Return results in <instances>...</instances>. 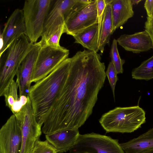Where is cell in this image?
Masks as SVG:
<instances>
[{
  "mask_svg": "<svg viewBox=\"0 0 153 153\" xmlns=\"http://www.w3.org/2000/svg\"><path fill=\"white\" fill-rule=\"evenodd\" d=\"M71 59L67 79L44 119L42 130L45 134L78 129L92 114L104 84L105 66L97 53L79 51Z\"/></svg>",
  "mask_w": 153,
  "mask_h": 153,
  "instance_id": "obj_1",
  "label": "cell"
},
{
  "mask_svg": "<svg viewBox=\"0 0 153 153\" xmlns=\"http://www.w3.org/2000/svg\"><path fill=\"white\" fill-rule=\"evenodd\" d=\"M71 58H68L47 76L31 86L28 96L38 123L44 119L61 91L68 76Z\"/></svg>",
  "mask_w": 153,
  "mask_h": 153,
  "instance_id": "obj_2",
  "label": "cell"
},
{
  "mask_svg": "<svg viewBox=\"0 0 153 153\" xmlns=\"http://www.w3.org/2000/svg\"><path fill=\"white\" fill-rule=\"evenodd\" d=\"M146 113L139 106L117 107L104 114L99 120L108 132H133L146 122Z\"/></svg>",
  "mask_w": 153,
  "mask_h": 153,
  "instance_id": "obj_3",
  "label": "cell"
},
{
  "mask_svg": "<svg viewBox=\"0 0 153 153\" xmlns=\"http://www.w3.org/2000/svg\"><path fill=\"white\" fill-rule=\"evenodd\" d=\"M30 43L27 36L23 34L15 39L0 55V96H3L14 80Z\"/></svg>",
  "mask_w": 153,
  "mask_h": 153,
  "instance_id": "obj_4",
  "label": "cell"
},
{
  "mask_svg": "<svg viewBox=\"0 0 153 153\" xmlns=\"http://www.w3.org/2000/svg\"><path fill=\"white\" fill-rule=\"evenodd\" d=\"M53 0H27L22 9L26 35L30 42H37L41 37L46 19Z\"/></svg>",
  "mask_w": 153,
  "mask_h": 153,
  "instance_id": "obj_5",
  "label": "cell"
},
{
  "mask_svg": "<svg viewBox=\"0 0 153 153\" xmlns=\"http://www.w3.org/2000/svg\"><path fill=\"white\" fill-rule=\"evenodd\" d=\"M69 53L68 50L61 46L42 44L34 66L31 82L36 83L47 76L68 58Z\"/></svg>",
  "mask_w": 153,
  "mask_h": 153,
  "instance_id": "obj_6",
  "label": "cell"
},
{
  "mask_svg": "<svg viewBox=\"0 0 153 153\" xmlns=\"http://www.w3.org/2000/svg\"><path fill=\"white\" fill-rule=\"evenodd\" d=\"M69 153H124L118 140L94 133L80 134Z\"/></svg>",
  "mask_w": 153,
  "mask_h": 153,
  "instance_id": "obj_7",
  "label": "cell"
},
{
  "mask_svg": "<svg viewBox=\"0 0 153 153\" xmlns=\"http://www.w3.org/2000/svg\"><path fill=\"white\" fill-rule=\"evenodd\" d=\"M81 0L53 1L45 21L41 39L44 43L62 25L74 11L82 5Z\"/></svg>",
  "mask_w": 153,
  "mask_h": 153,
  "instance_id": "obj_8",
  "label": "cell"
},
{
  "mask_svg": "<svg viewBox=\"0 0 153 153\" xmlns=\"http://www.w3.org/2000/svg\"><path fill=\"white\" fill-rule=\"evenodd\" d=\"M20 124L22 141L19 153H31L42 134V126L37 122L30 98L20 113L16 116Z\"/></svg>",
  "mask_w": 153,
  "mask_h": 153,
  "instance_id": "obj_9",
  "label": "cell"
},
{
  "mask_svg": "<svg viewBox=\"0 0 153 153\" xmlns=\"http://www.w3.org/2000/svg\"><path fill=\"white\" fill-rule=\"evenodd\" d=\"M96 23H98L97 0H94L74 11L66 18L65 33L73 36Z\"/></svg>",
  "mask_w": 153,
  "mask_h": 153,
  "instance_id": "obj_10",
  "label": "cell"
},
{
  "mask_svg": "<svg viewBox=\"0 0 153 153\" xmlns=\"http://www.w3.org/2000/svg\"><path fill=\"white\" fill-rule=\"evenodd\" d=\"M41 46L40 41L35 43L31 42L21 62L16 75V81L19 86V96L28 95L34 66Z\"/></svg>",
  "mask_w": 153,
  "mask_h": 153,
  "instance_id": "obj_11",
  "label": "cell"
},
{
  "mask_svg": "<svg viewBox=\"0 0 153 153\" xmlns=\"http://www.w3.org/2000/svg\"><path fill=\"white\" fill-rule=\"evenodd\" d=\"M22 141L20 124L13 114L0 129V153H19Z\"/></svg>",
  "mask_w": 153,
  "mask_h": 153,
  "instance_id": "obj_12",
  "label": "cell"
},
{
  "mask_svg": "<svg viewBox=\"0 0 153 153\" xmlns=\"http://www.w3.org/2000/svg\"><path fill=\"white\" fill-rule=\"evenodd\" d=\"M26 33L22 10L16 9L8 19L0 34V38L3 42V47L0 50V55L15 39L23 34H26Z\"/></svg>",
  "mask_w": 153,
  "mask_h": 153,
  "instance_id": "obj_13",
  "label": "cell"
},
{
  "mask_svg": "<svg viewBox=\"0 0 153 153\" xmlns=\"http://www.w3.org/2000/svg\"><path fill=\"white\" fill-rule=\"evenodd\" d=\"M119 45L125 50L139 53L153 49L151 39L145 30L132 34L121 35L117 39Z\"/></svg>",
  "mask_w": 153,
  "mask_h": 153,
  "instance_id": "obj_14",
  "label": "cell"
},
{
  "mask_svg": "<svg viewBox=\"0 0 153 153\" xmlns=\"http://www.w3.org/2000/svg\"><path fill=\"white\" fill-rule=\"evenodd\" d=\"M80 134L78 129H66L45 134L46 140L56 149L57 153L66 152L76 143Z\"/></svg>",
  "mask_w": 153,
  "mask_h": 153,
  "instance_id": "obj_15",
  "label": "cell"
},
{
  "mask_svg": "<svg viewBox=\"0 0 153 153\" xmlns=\"http://www.w3.org/2000/svg\"><path fill=\"white\" fill-rule=\"evenodd\" d=\"M111 6L114 32L124 25L134 13L131 0H105Z\"/></svg>",
  "mask_w": 153,
  "mask_h": 153,
  "instance_id": "obj_16",
  "label": "cell"
},
{
  "mask_svg": "<svg viewBox=\"0 0 153 153\" xmlns=\"http://www.w3.org/2000/svg\"><path fill=\"white\" fill-rule=\"evenodd\" d=\"M100 34L98 23H96L78 32L73 36L74 43L80 44L88 50L97 53L99 51Z\"/></svg>",
  "mask_w": 153,
  "mask_h": 153,
  "instance_id": "obj_17",
  "label": "cell"
},
{
  "mask_svg": "<svg viewBox=\"0 0 153 153\" xmlns=\"http://www.w3.org/2000/svg\"><path fill=\"white\" fill-rule=\"evenodd\" d=\"M125 153H140L153 148V128L136 138L120 143Z\"/></svg>",
  "mask_w": 153,
  "mask_h": 153,
  "instance_id": "obj_18",
  "label": "cell"
},
{
  "mask_svg": "<svg viewBox=\"0 0 153 153\" xmlns=\"http://www.w3.org/2000/svg\"><path fill=\"white\" fill-rule=\"evenodd\" d=\"M18 84L14 79L4 92L3 96L4 98L6 105L15 116L21 111L29 99L28 96H19L18 94Z\"/></svg>",
  "mask_w": 153,
  "mask_h": 153,
  "instance_id": "obj_19",
  "label": "cell"
},
{
  "mask_svg": "<svg viewBox=\"0 0 153 153\" xmlns=\"http://www.w3.org/2000/svg\"><path fill=\"white\" fill-rule=\"evenodd\" d=\"M114 31L110 5L107 4L105 9L101 24L99 50L103 53L105 46L109 43Z\"/></svg>",
  "mask_w": 153,
  "mask_h": 153,
  "instance_id": "obj_20",
  "label": "cell"
},
{
  "mask_svg": "<svg viewBox=\"0 0 153 153\" xmlns=\"http://www.w3.org/2000/svg\"><path fill=\"white\" fill-rule=\"evenodd\" d=\"M132 78L149 80L153 79V55L142 62L131 72Z\"/></svg>",
  "mask_w": 153,
  "mask_h": 153,
  "instance_id": "obj_21",
  "label": "cell"
},
{
  "mask_svg": "<svg viewBox=\"0 0 153 153\" xmlns=\"http://www.w3.org/2000/svg\"><path fill=\"white\" fill-rule=\"evenodd\" d=\"M117 41L114 39L113 40L111 47L110 56L117 74H122L123 72V65L125 60L121 59L118 51Z\"/></svg>",
  "mask_w": 153,
  "mask_h": 153,
  "instance_id": "obj_22",
  "label": "cell"
},
{
  "mask_svg": "<svg viewBox=\"0 0 153 153\" xmlns=\"http://www.w3.org/2000/svg\"><path fill=\"white\" fill-rule=\"evenodd\" d=\"M31 153H57L55 148L46 140L36 142Z\"/></svg>",
  "mask_w": 153,
  "mask_h": 153,
  "instance_id": "obj_23",
  "label": "cell"
},
{
  "mask_svg": "<svg viewBox=\"0 0 153 153\" xmlns=\"http://www.w3.org/2000/svg\"><path fill=\"white\" fill-rule=\"evenodd\" d=\"M105 72L106 76L107 77L111 88L114 99L115 100V87L118 79L117 76V74L111 62H109L107 70Z\"/></svg>",
  "mask_w": 153,
  "mask_h": 153,
  "instance_id": "obj_24",
  "label": "cell"
},
{
  "mask_svg": "<svg viewBox=\"0 0 153 153\" xmlns=\"http://www.w3.org/2000/svg\"><path fill=\"white\" fill-rule=\"evenodd\" d=\"M65 33L64 24L61 26L59 29L50 37L44 43L45 44L54 47L60 46L59 41L62 35Z\"/></svg>",
  "mask_w": 153,
  "mask_h": 153,
  "instance_id": "obj_25",
  "label": "cell"
},
{
  "mask_svg": "<svg viewBox=\"0 0 153 153\" xmlns=\"http://www.w3.org/2000/svg\"><path fill=\"white\" fill-rule=\"evenodd\" d=\"M107 4L105 0H97L98 24L100 32L103 14Z\"/></svg>",
  "mask_w": 153,
  "mask_h": 153,
  "instance_id": "obj_26",
  "label": "cell"
},
{
  "mask_svg": "<svg viewBox=\"0 0 153 153\" xmlns=\"http://www.w3.org/2000/svg\"><path fill=\"white\" fill-rule=\"evenodd\" d=\"M144 28L145 30L149 35L153 45V18L147 16V20L145 23Z\"/></svg>",
  "mask_w": 153,
  "mask_h": 153,
  "instance_id": "obj_27",
  "label": "cell"
},
{
  "mask_svg": "<svg viewBox=\"0 0 153 153\" xmlns=\"http://www.w3.org/2000/svg\"><path fill=\"white\" fill-rule=\"evenodd\" d=\"M144 7L146 11L147 16L152 17L153 12V0H146Z\"/></svg>",
  "mask_w": 153,
  "mask_h": 153,
  "instance_id": "obj_28",
  "label": "cell"
},
{
  "mask_svg": "<svg viewBox=\"0 0 153 153\" xmlns=\"http://www.w3.org/2000/svg\"><path fill=\"white\" fill-rule=\"evenodd\" d=\"M133 5L137 4L142 1L141 0H131Z\"/></svg>",
  "mask_w": 153,
  "mask_h": 153,
  "instance_id": "obj_29",
  "label": "cell"
},
{
  "mask_svg": "<svg viewBox=\"0 0 153 153\" xmlns=\"http://www.w3.org/2000/svg\"><path fill=\"white\" fill-rule=\"evenodd\" d=\"M140 153H153V148Z\"/></svg>",
  "mask_w": 153,
  "mask_h": 153,
  "instance_id": "obj_30",
  "label": "cell"
},
{
  "mask_svg": "<svg viewBox=\"0 0 153 153\" xmlns=\"http://www.w3.org/2000/svg\"><path fill=\"white\" fill-rule=\"evenodd\" d=\"M152 17V18H153V13H152V17Z\"/></svg>",
  "mask_w": 153,
  "mask_h": 153,
  "instance_id": "obj_31",
  "label": "cell"
},
{
  "mask_svg": "<svg viewBox=\"0 0 153 153\" xmlns=\"http://www.w3.org/2000/svg\"><path fill=\"white\" fill-rule=\"evenodd\" d=\"M88 153V152H85V153Z\"/></svg>",
  "mask_w": 153,
  "mask_h": 153,
  "instance_id": "obj_32",
  "label": "cell"
}]
</instances>
